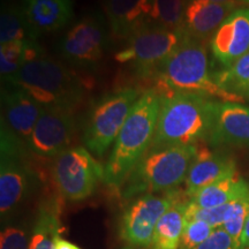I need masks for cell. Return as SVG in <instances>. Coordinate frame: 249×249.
Masks as SVG:
<instances>
[{
	"instance_id": "6da1fadb",
	"label": "cell",
	"mask_w": 249,
	"mask_h": 249,
	"mask_svg": "<svg viewBox=\"0 0 249 249\" xmlns=\"http://www.w3.org/2000/svg\"><path fill=\"white\" fill-rule=\"evenodd\" d=\"M160 111V97L155 89H148L140 96L105 165L103 182L111 188H123L130 173L150 149L157 128Z\"/></svg>"
},
{
	"instance_id": "7a4b0ae2",
	"label": "cell",
	"mask_w": 249,
	"mask_h": 249,
	"mask_svg": "<svg viewBox=\"0 0 249 249\" xmlns=\"http://www.w3.org/2000/svg\"><path fill=\"white\" fill-rule=\"evenodd\" d=\"M160 95L169 92H188L223 102L244 103L245 98L229 92L214 82L209 71L208 52L202 40L187 34L181 44L165 60L151 79Z\"/></svg>"
},
{
	"instance_id": "3957f363",
	"label": "cell",
	"mask_w": 249,
	"mask_h": 249,
	"mask_svg": "<svg viewBox=\"0 0 249 249\" xmlns=\"http://www.w3.org/2000/svg\"><path fill=\"white\" fill-rule=\"evenodd\" d=\"M6 85L22 89L45 108L73 111L86 96L88 83L75 71L49 58L24 64Z\"/></svg>"
},
{
	"instance_id": "277c9868",
	"label": "cell",
	"mask_w": 249,
	"mask_h": 249,
	"mask_svg": "<svg viewBox=\"0 0 249 249\" xmlns=\"http://www.w3.org/2000/svg\"><path fill=\"white\" fill-rule=\"evenodd\" d=\"M160 97V117L150 148L196 145L208 139L213 126V101L188 92L163 93Z\"/></svg>"
},
{
	"instance_id": "5b68a950",
	"label": "cell",
	"mask_w": 249,
	"mask_h": 249,
	"mask_svg": "<svg viewBox=\"0 0 249 249\" xmlns=\"http://www.w3.org/2000/svg\"><path fill=\"white\" fill-rule=\"evenodd\" d=\"M196 145L150 148L123 186V197L171 192L187 178Z\"/></svg>"
},
{
	"instance_id": "8992f818",
	"label": "cell",
	"mask_w": 249,
	"mask_h": 249,
	"mask_svg": "<svg viewBox=\"0 0 249 249\" xmlns=\"http://www.w3.org/2000/svg\"><path fill=\"white\" fill-rule=\"evenodd\" d=\"M140 96L138 89L124 87L107 93L90 107L83 124L82 141L91 154L103 157L116 142Z\"/></svg>"
},
{
	"instance_id": "52a82bcc",
	"label": "cell",
	"mask_w": 249,
	"mask_h": 249,
	"mask_svg": "<svg viewBox=\"0 0 249 249\" xmlns=\"http://www.w3.org/2000/svg\"><path fill=\"white\" fill-rule=\"evenodd\" d=\"M185 28L169 30L151 22L143 23L127 38L126 46L114 55L121 64H130L141 79H152L160 65L181 44Z\"/></svg>"
},
{
	"instance_id": "ba28073f",
	"label": "cell",
	"mask_w": 249,
	"mask_h": 249,
	"mask_svg": "<svg viewBox=\"0 0 249 249\" xmlns=\"http://www.w3.org/2000/svg\"><path fill=\"white\" fill-rule=\"evenodd\" d=\"M28 149L1 126L0 160V213L1 218L17 210L36 186V173L27 161Z\"/></svg>"
},
{
	"instance_id": "9c48e42d",
	"label": "cell",
	"mask_w": 249,
	"mask_h": 249,
	"mask_svg": "<svg viewBox=\"0 0 249 249\" xmlns=\"http://www.w3.org/2000/svg\"><path fill=\"white\" fill-rule=\"evenodd\" d=\"M108 27L104 14L89 12L58 40L57 52L71 66L81 70L95 68L107 50Z\"/></svg>"
},
{
	"instance_id": "30bf717a",
	"label": "cell",
	"mask_w": 249,
	"mask_h": 249,
	"mask_svg": "<svg viewBox=\"0 0 249 249\" xmlns=\"http://www.w3.org/2000/svg\"><path fill=\"white\" fill-rule=\"evenodd\" d=\"M52 178L59 194L71 202L86 200L104 180L105 170L83 147H71L52 163Z\"/></svg>"
},
{
	"instance_id": "8fae6325",
	"label": "cell",
	"mask_w": 249,
	"mask_h": 249,
	"mask_svg": "<svg viewBox=\"0 0 249 249\" xmlns=\"http://www.w3.org/2000/svg\"><path fill=\"white\" fill-rule=\"evenodd\" d=\"M180 201L174 191L165 196L140 195L124 211L120 220V236L135 247H148L161 216L176 202Z\"/></svg>"
},
{
	"instance_id": "7c38bea8",
	"label": "cell",
	"mask_w": 249,
	"mask_h": 249,
	"mask_svg": "<svg viewBox=\"0 0 249 249\" xmlns=\"http://www.w3.org/2000/svg\"><path fill=\"white\" fill-rule=\"evenodd\" d=\"M75 134V119L73 111L60 108H45L33 130L27 149L39 158L57 157L71 148Z\"/></svg>"
},
{
	"instance_id": "4fadbf2b",
	"label": "cell",
	"mask_w": 249,
	"mask_h": 249,
	"mask_svg": "<svg viewBox=\"0 0 249 249\" xmlns=\"http://www.w3.org/2000/svg\"><path fill=\"white\" fill-rule=\"evenodd\" d=\"M1 126L23 144L29 141L37 121L45 107L18 87L6 85L1 90Z\"/></svg>"
},
{
	"instance_id": "5bb4252c",
	"label": "cell",
	"mask_w": 249,
	"mask_h": 249,
	"mask_svg": "<svg viewBox=\"0 0 249 249\" xmlns=\"http://www.w3.org/2000/svg\"><path fill=\"white\" fill-rule=\"evenodd\" d=\"M207 141L213 147L249 148V107L233 102H214L213 126Z\"/></svg>"
},
{
	"instance_id": "9a60e30c",
	"label": "cell",
	"mask_w": 249,
	"mask_h": 249,
	"mask_svg": "<svg viewBox=\"0 0 249 249\" xmlns=\"http://www.w3.org/2000/svg\"><path fill=\"white\" fill-rule=\"evenodd\" d=\"M211 52L223 66L249 52V8H236L220 24L211 39Z\"/></svg>"
},
{
	"instance_id": "2e32d148",
	"label": "cell",
	"mask_w": 249,
	"mask_h": 249,
	"mask_svg": "<svg viewBox=\"0 0 249 249\" xmlns=\"http://www.w3.org/2000/svg\"><path fill=\"white\" fill-rule=\"evenodd\" d=\"M236 172L235 160L223 152H213L204 145H196V154L185 180V194L192 198L205 187L233 176Z\"/></svg>"
},
{
	"instance_id": "e0dca14e",
	"label": "cell",
	"mask_w": 249,
	"mask_h": 249,
	"mask_svg": "<svg viewBox=\"0 0 249 249\" xmlns=\"http://www.w3.org/2000/svg\"><path fill=\"white\" fill-rule=\"evenodd\" d=\"M235 7L234 4H220L211 0H191L186 8L183 28L193 38L203 40L216 33Z\"/></svg>"
},
{
	"instance_id": "ac0fdd59",
	"label": "cell",
	"mask_w": 249,
	"mask_h": 249,
	"mask_svg": "<svg viewBox=\"0 0 249 249\" xmlns=\"http://www.w3.org/2000/svg\"><path fill=\"white\" fill-rule=\"evenodd\" d=\"M111 34L117 39H127L147 22L152 0H103Z\"/></svg>"
},
{
	"instance_id": "d6986e66",
	"label": "cell",
	"mask_w": 249,
	"mask_h": 249,
	"mask_svg": "<svg viewBox=\"0 0 249 249\" xmlns=\"http://www.w3.org/2000/svg\"><path fill=\"white\" fill-rule=\"evenodd\" d=\"M22 9L38 36L62 29L74 15L73 0H22Z\"/></svg>"
},
{
	"instance_id": "ffe728a7",
	"label": "cell",
	"mask_w": 249,
	"mask_h": 249,
	"mask_svg": "<svg viewBox=\"0 0 249 249\" xmlns=\"http://www.w3.org/2000/svg\"><path fill=\"white\" fill-rule=\"evenodd\" d=\"M249 196V186L238 173L205 187L189 198L201 209H211Z\"/></svg>"
},
{
	"instance_id": "44dd1931",
	"label": "cell",
	"mask_w": 249,
	"mask_h": 249,
	"mask_svg": "<svg viewBox=\"0 0 249 249\" xmlns=\"http://www.w3.org/2000/svg\"><path fill=\"white\" fill-rule=\"evenodd\" d=\"M188 202H176L161 216L155 230L151 242L152 249H180V242L186 226L185 210Z\"/></svg>"
},
{
	"instance_id": "7402d4cb",
	"label": "cell",
	"mask_w": 249,
	"mask_h": 249,
	"mask_svg": "<svg viewBox=\"0 0 249 249\" xmlns=\"http://www.w3.org/2000/svg\"><path fill=\"white\" fill-rule=\"evenodd\" d=\"M46 57L44 49L38 40L12 42L0 46V71L1 79L14 75L28 62Z\"/></svg>"
},
{
	"instance_id": "603a6c76",
	"label": "cell",
	"mask_w": 249,
	"mask_h": 249,
	"mask_svg": "<svg viewBox=\"0 0 249 249\" xmlns=\"http://www.w3.org/2000/svg\"><path fill=\"white\" fill-rule=\"evenodd\" d=\"M39 36L28 22L22 6L5 4L0 14V43L38 40Z\"/></svg>"
},
{
	"instance_id": "cb8c5ba5",
	"label": "cell",
	"mask_w": 249,
	"mask_h": 249,
	"mask_svg": "<svg viewBox=\"0 0 249 249\" xmlns=\"http://www.w3.org/2000/svg\"><path fill=\"white\" fill-rule=\"evenodd\" d=\"M60 234V218L58 205L43 204L36 218L34 231L30 238L29 249H55L54 241Z\"/></svg>"
},
{
	"instance_id": "d4e9b609",
	"label": "cell",
	"mask_w": 249,
	"mask_h": 249,
	"mask_svg": "<svg viewBox=\"0 0 249 249\" xmlns=\"http://www.w3.org/2000/svg\"><path fill=\"white\" fill-rule=\"evenodd\" d=\"M213 77L220 88L244 97L249 90V52L224 70L214 71Z\"/></svg>"
},
{
	"instance_id": "484cf974",
	"label": "cell",
	"mask_w": 249,
	"mask_h": 249,
	"mask_svg": "<svg viewBox=\"0 0 249 249\" xmlns=\"http://www.w3.org/2000/svg\"><path fill=\"white\" fill-rule=\"evenodd\" d=\"M187 0H152L151 23L169 30H178L183 27Z\"/></svg>"
},
{
	"instance_id": "4316f807",
	"label": "cell",
	"mask_w": 249,
	"mask_h": 249,
	"mask_svg": "<svg viewBox=\"0 0 249 249\" xmlns=\"http://www.w3.org/2000/svg\"><path fill=\"white\" fill-rule=\"evenodd\" d=\"M249 213V196L234 201L231 217L224 224L223 229L241 247V236Z\"/></svg>"
},
{
	"instance_id": "83f0119b",
	"label": "cell",
	"mask_w": 249,
	"mask_h": 249,
	"mask_svg": "<svg viewBox=\"0 0 249 249\" xmlns=\"http://www.w3.org/2000/svg\"><path fill=\"white\" fill-rule=\"evenodd\" d=\"M213 230L214 229H213L209 224L202 222V220H188V222H186L185 230H183L180 249L196 248L209 238Z\"/></svg>"
},
{
	"instance_id": "f1b7e54d",
	"label": "cell",
	"mask_w": 249,
	"mask_h": 249,
	"mask_svg": "<svg viewBox=\"0 0 249 249\" xmlns=\"http://www.w3.org/2000/svg\"><path fill=\"white\" fill-rule=\"evenodd\" d=\"M27 232L20 227H6L0 235V249H29Z\"/></svg>"
},
{
	"instance_id": "f546056e",
	"label": "cell",
	"mask_w": 249,
	"mask_h": 249,
	"mask_svg": "<svg viewBox=\"0 0 249 249\" xmlns=\"http://www.w3.org/2000/svg\"><path fill=\"white\" fill-rule=\"evenodd\" d=\"M194 249H241L223 227L214 229L207 240Z\"/></svg>"
},
{
	"instance_id": "4dcf8cb0",
	"label": "cell",
	"mask_w": 249,
	"mask_h": 249,
	"mask_svg": "<svg viewBox=\"0 0 249 249\" xmlns=\"http://www.w3.org/2000/svg\"><path fill=\"white\" fill-rule=\"evenodd\" d=\"M54 247L55 249H82L80 248L79 246L71 244V242L67 241L66 239L61 238L60 234L57 235V238H55V241H54Z\"/></svg>"
},
{
	"instance_id": "1f68e13d",
	"label": "cell",
	"mask_w": 249,
	"mask_h": 249,
	"mask_svg": "<svg viewBox=\"0 0 249 249\" xmlns=\"http://www.w3.org/2000/svg\"><path fill=\"white\" fill-rule=\"evenodd\" d=\"M241 249H249V213L241 236Z\"/></svg>"
},
{
	"instance_id": "d6a6232c",
	"label": "cell",
	"mask_w": 249,
	"mask_h": 249,
	"mask_svg": "<svg viewBox=\"0 0 249 249\" xmlns=\"http://www.w3.org/2000/svg\"><path fill=\"white\" fill-rule=\"evenodd\" d=\"M214 2H220V4H234V5H249V0H211Z\"/></svg>"
},
{
	"instance_id": "836d02e7",
	"label": "cell",
	"mask_w": 249,
	"mask_h": 249,
	"mask_svg": "<svg viewBox=\"0 0 249 249\" xmlns=\"http://www.w3.org/2000/svg\"><path fill=\"white\" fill-rule=\"evenodd\" d=\"M244 97H245V98H249V90H248L247 92H246V95L244 96Z\"/></svg>"
}]
</instances>
